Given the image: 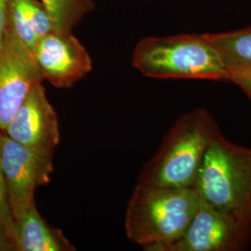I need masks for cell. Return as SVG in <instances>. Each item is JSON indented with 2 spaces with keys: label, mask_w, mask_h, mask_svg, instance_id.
Instances as JSON below:
<instances>
[{
  "label": "cell",
  "mask_w": 251,
  "mask_h": 251,
  "mask_svg": "<svg viewBox=\"0 0 251 251\" xmlns=\"http://www.w3.org/2000/svg\"><path fill=\"white\" fill-rule=\"evenodd\" d=\"M220 132L215 118L198 108L182 115L171 126L152 158L144 165L137 183L195 187L206 151Z\"/></svg>",
  "instance_id": "cell-1"
},
{
  "label": "cell",
  "mask_w": 251,
  "mask_h": 251,
  "mask_svg": "<svg viewBox=\"0 0 251 251\" xmlns=\"http://www.w3.org/2000/svg\"><path fill=\"white\" fill-rule=\"evenodd\" d=\"M200 205L195 187H168L137 183L126 213L128 239L144 251L179 237Z\"/></svg>",
  "instance_id": "cell-2"
},
{
  "label": "cell",
  "mask_w": 251,
  "mask_h": 251,
  "mask_svg": "<svg viewBox=\"0 0 251 251\" xmlns=\"http://www.w3.org/2000/svg\"><path fill=\"white\" fill-rule=\"evenodd\" d=\"M131 63L156 79L229 81L230 70L206 35L150 36L135 47Z\"/></svg>",
  "instance_id": "cell-3"
},
{
  "label": "cell",
  "mask_w": 251,
  "mask_h": 251,
  "mask_svg": "<svg viewBox=\"0 0 251 251\" xmlns=\"http://www.w3.org/2000/svg\"><path fill=\"white\" fill-rule=\"evenodd\" d=\"M195 188L203 203L251 221V148L233 144L218 132L206 151Z\"/></svg>",
  "instance_id": "cell-4"
},
{
  "label": "cell",
  "mask_w": 251,
  "mask_h": 251,
  "mask_svg": "<svg viewBox=\"0 0 251 251\" xmlns=\"http://www.w3.org/2000/svg\"><path fill=\"white\" fill-rule=\"evenodd\" d=\"M53 152L31 149L3 133L0 162L13 219L35 204V192L53 172Z\"/></svg>",
  "instance_id": "cell-5"
},
{
  "label": "cell",
  "mask_w": 251,
  "mask_h": 251,
  "mask_svg": "<svg viewBox=\"0 0 251 251\" xmlns=\"http://www.w3.org/2000/svg\"><path fill=\"white\" fill-rule=\"evenodd\" d=\"M251 244V221L200 205L179 237L152 251H241Z\"/></svg>",
  "instance_id": "cell-6"
},
{
  "label": "cell",
  "mask_w": 251,
  "mask_h": 251,
  "mask_svg": "<svg viewBox=\"0 0 251 251\" xmlns=\"http://www.w3.org/2000/svg\"><path fill=\"white\" fill-rule=\"evenodd\" d=\"M42 81L34 54L7 26L0 41L1 131H4L29 92Z\"/></svg>",
  "instance_id": "cell-7"
},
{
  "label": "cell",
  "mask_w": 251,
  "mask_h": 251,
  "mask_svg": "<svg viewBox=\"0 0 251 251\" xmlns=\"http://www.w3.org/2000/svg\"><path fill=\"white\" fill-rule=\"evenodd\" d=\"M43 80L68 89L92 69L90 54L72 32L52 31L36 43L33 51Z\"/></svg>",
  "instance_id": "cell-8"
},
{
  "label": "cell",
  "mask_w": 251,
  "mask_h": 251,
  "mask_svg": "<svg viewBox=\"0 0 251 251\" xmlns=\"http://www.w3.org/2000/svg\"><path fill=\"white\" fill-rule=\"evenodd\" d=\"M3 133L28 148L54 152L61 137L59 121L42 82L29 92Z\"/></svg>",
  "instance_id": "cell-9"
},
{
  "label": "cell",
  "mask_w": 251,
  "mask_h": 251,
  "mask_svg": "<svg viewBox=\"0 0 251 251\" xmlns=\"http://www.w3.org/2000/svg\"><path fill=\"white\" fill-rule=\"evenodd\" d=\"M12 239L15 251H75L63 233L46 223L33 204L13 219Z\"/></svg>",
  "instance_id": "cell-10"
},
{
  "label": "cell",
  "mask_w": 251,
  "mask_h": 251,
  "mask_svg": "<svg viewBox=\"0 0 251 251\" xmlns=\"http://www.w3.org/2000/svg\"><path fill=\"white\" fill-rule=\"evenodd\" d=\"M205 35L223 56L230 72L251 68V26Z\"/></svg>",
  "instance_id": "cell-11"
},
{
  "label": "cell",
  "mask_w": 251,
  "mask_h": 251,
  "mask_svg": "<svg viewBox=\"0 0 251 251\" xmlns=\"http://www.w3.org/2000/svg\"><path fill=\"white\" fill-rule=\"evenodd\" d=\"M50 12L57 31L72 32L81 19L94 9L93 0H40Z\"/></svg>",
  "instance_id": "cell-12"
},
{
  "label": "cell",
  "mask_w": 251,
  "mask_h": 251,
  "mask_svg": "<svg viewBox=\"0 0 251 251\" xmlns=\"http://www.w3.org/2000/svg\"><path fill=\"white\" fill-rule=\"evenodd\" d=\"M2 138H3V131L0 130V151H1ZM0 220L10 225L13 223V217L9 208L7 189H6L5 180H4L2 169H1V162H0Z\"/></svg>",
  "instance_id": "cell-13"
},
{
  "label": "cell",
  "mask_w": 251,
  "mask_h": 251,
  "mask_svg": "<svg viewBox=\"0 0 251 251\" xmlns=\"http://www.w3.org/2000/svg\"><path fill=\"white\" fill-rule=\"evenodd\" d=\"M229 81L238 86L251 101V68L231 71Z\"/></svg>",
  "instance_id": "cell-14"
},
{
  "label": "cell",
  "mask_w": 251,
  "mask_h": 251,
  "mask_svg": "<svg viewBox=\"0 0 251 251\" xmlns=\"http://www.w3.org/2000/svg\"><path fill=\"white\" fill-rule=\"evenodd\" d=\"M12 224L0 220V251H15L12 239Z\"/></svg>",
  "instance_id": "cell-15"
},
{
  "label": "cell",
  "mask_w": 251,
  "mask_h": 251,
  "mask_svg": "<svg viewBox=\"0 0 251 251\" xmlns=\"http://www.w3.org/2000/svg\"><path fill=\"white\" fill-rule=\"evenodd\" d=\"M8 5L9 0H0V41L8 26Z\"/></svg>",
  "instance_id": "cell-16"
}]
</instances>
